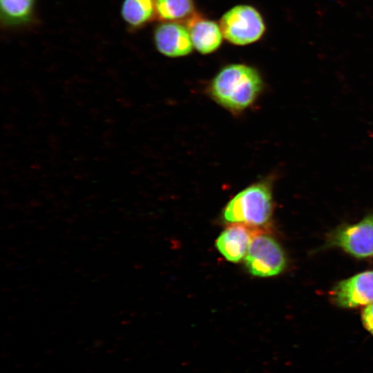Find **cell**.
I'll return each instance as SVG.
<instances>
[{"label": "cell", "instance_id": "cell-1", "mask_svg": "<svg viewBox=\"0 0 373 373\" xmlns=\"http://www.w3.org/2000/svg\"><path fill=\"white\" fill-rule=\"evenodd\" d=\"M263 87L258 71L248 65L225 66L211 80L209 91L220 106L232 112L242 111L258 98Z\"/></svg>", "mask_w": 373, "mask_h": 373}, {"label": "cell", "instance_id": "cell-2", "mask_svg": "<svg viewBox=\"0 0 373 373\" xmlns=\"http://www.w3.org/2000/svg\"><path fill=\"white\" fill-rule=\"evenodd\" d=\"M272 211L271 181L263 180L246 187L229 200L223 218L231 224L257 228L269 220Z\"/></svg>", "mask_w": 373, "mask_h": 373}, {"label": "cell", "instance_id": "cell-3", "mask_svg": "<svg viewBox=\"0 0 373 373\" xmlns=\"http://www.w3.org/2000/svg\"><path fill=\"white\" fill-rule=\"evenodd\" d=\"M220 26L223 37L231 44L238 46L257 41L266 29L260 13L249 5L231 8L222 15Z\"/></svg>", "mask_w": 373, "mask_h": 373}, {"label": "cell", "instance_id": "cell-4", "mask_svg": "<svg viewBox=\"0 0 373 373\" xmlns=\"http://www.w3.org/2000/svg\"><path fill=\"white\" fill-rule=\"evenodd\" d=\"M245 261L249 271L260 277L278 275L286 267L285 254L279 243L261 231L254 236Z\"/></svg>", "mask_w": 373, "mask_h": 373}, {"label": "cell", "instance_id": "cell-5", "mask_svg": "<svg viewBox=\"0 0 373 373\" xmlns=\"http://www.w3.org/2000/svg\"><path fill=\"white\" fill-rule=\"evenodd\" d=\"M327 244L358 258L373 257V213L356 224L336 229L328 236Z\"/></svg>", "mask_w": 373, "mask_h": 373}, {"label": "cell", "instance_id": "cell-6", "mask_svg": "<svg viewBox=\"0 0 373 373\" xmlns=\"http://www.w3.org/2000/svg\"><path fill=\"white\" fill-rule=\"evenodd\" d=\"M329 298L334 304L343 308L373 303V271L361 272L340 281L329 291Z\"/></svg>", "mask_w": 373, "mask_h": 373}, {"label": "cell", "instance_id": "cell-7", "mask_svg": "<svg viewBox=\"0 0 373 373\" xmlns=\"http://www.w3.org/2000/svg\"><path fill=\"white\" fill-rule=\"evenodd\" d=\"M154 42L161 54L170 57L186 56L193 47L188 28L178 22L165 21L158 25Z\"/></svg>", "mask_w": 373, "mask_h": 373}, {"label": "cell", "instance_id": "cell-8", "mask_svg": "<svg viewBox=\"0 0 373 373\" xmlns=\"http://www.w3.org/2000/svg\"><path fill=\"white\" fill-rule=\"evenodd\" d=\"M260 230L242 224H232L216 240V247L224 258L239 262L245 257L254 236Z\"/></svg>", "mask_w": 373, "mask_h": 373}, {"label": "cell", "instance_id": "cell-9", "mask_svg": "<svg viewBox=\"0 0 373 373\" xmlns=\"http://www.w3.org/2000/svg\"><path fill=\"white\" fill-rule=\"evenodd\" d=\"M187 21L186 27L195 50L207 55L219 48L224 37L220 25L195 15Z\"/></svg>", "mask_w": 373, "mask_h": 373}, {"label": "cell", "instance_id": "cell-10", "mask_svg": "<svg viewBox=\"0 0 373 373\" xmlns=\"http://www.w3.org/2000/svg\"><path fill=\"white\" fill-rule=\"evenodd\" d=\"M121 14L130 27L141 28L156 16L155 0H124Z\"/></svg>", "mask_w": 373, "mask_h": 373}, {"label": "cell", "instance_id": "cell-11", "mask_svg": "<svg viewBox=\"0 0 373 373\" xmlns=\"http://www.w3.org/2000/svg\"><path fill=\"white\" fill-rule=\"evenodd\" d=\"M156 16L165 21L189 20L194 15L193 0H155Z\"/></svg>", "mask_w": 373, "mask_h": 373}, {"label": "cell", "instance_id": "cell-12", "mask_svg": "<svg viewBox=\"0 0 373 373\" xmlns=\"http://www.w3.org/2000/svg\"><path fill=\"white\" fill-rule=\"evenodd\" d=\"M35 0H0L1 19L10 25L27 22L32 17Z\"/></svg>", "mask_w": 373, "mask_h": 373}, {"label": "cell", "instance_id": "cell-13", "mask_svg": "<svg viewBox=\"0 0 373 373\" xmlns=\"http://www.w3.org/2000/svg\"><path fill=\"white\" fill-rule=\"evenodd\" d=\"M361 319L364 327L373 334V303L368 304L363 309Z\"/></svg>", "mask_w": 373, "mask_h": 373}]
</instances>
